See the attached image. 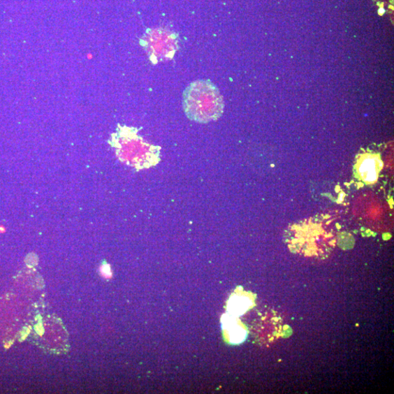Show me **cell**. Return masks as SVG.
Segmentation results:
<instances>
[{"label":"cell","instance_id":"6","mask_svg":"<svg viewBox=\"0 0 394 394\" xmlns=\"http://www.w3.org/2000/svg\"><path fill=\"white\" fill-rule=\"evenodd\" d=\"M226 324L227 327H231V328H230L229 333L230 339L232 340V342L235 343L241 342L245 337V333L244 330L238 328V326L235 325L233 321L230 319L227 321Z\"/></svg>","mask_w":394,"mask_h":394},{"label":"cell","instance_id":"5","mask_svg":"<svg viewBox=\"0 0 394 394\" xmlns=\"http://www.w3.org/2000/svg\"><path fill=\"white\" fill-rule=\"evenodd\" d=\"M250 300L245 298H235L230 304V310L235 315H240L245 313L250 306Z\"/></svg>","mask_w":394,"mask_h":394},{"label":"cell","instance_id":"4","mask_svg":"<svg viewBox=\"0 0 394 394\" xmlns=\"http://www.w3.org/2000/svg\"><path fill=\"white\" fill-rule=\"evenodd\" d=\"M382 167L380 156L373 154L361 156L356 166L357 177L366 184H374L379 178Z\"/></svg>","mask_w":394,"mask_h":394},{"label":"cell","instance_id":"1","mask_svg":"<svg viewBox=\"0 0 394 394\" xmlns=\"http://www.w3.org/2000/svg\"><path fill=\"white\" fill-rule=\"evenodd\" d=\"M108 143L122 163L137 170L156 166L161 160L160 147L147 143L135 127L119 125Z\"/></svg>","mask_w":394,"mask_h":394},{"label":"cell","instance_id":"2","mask_svg":"<svg viewBox=\"0 0 394 394\" xmlns=\"http://www.w3.org/2000/svg\"><path fill=\"white\" fill-rule=\"evenodd\" d=\"M183 105L187 117L201 124L218 120L224 108L218 88L210 80H203L193 82L186 89Z\"/></svg>","mask_w":394,"mask_h":394},{"label":"cell","instance_id":"3","mask_svg":"<svg viewBox=\"0 0 394 394\" xmlns=\"http://www.w3.org/2000/svg\"><path fill=\"white\" fill-rule=\"evenodd\" d=\"M143 43L158 45H143L149 52L152 61L159 59H171L177 49V38L171 31L163 30H150L147 31L143 39Z\"/></svg>","mask_w":394,"mask_h":394}]
</instances>
